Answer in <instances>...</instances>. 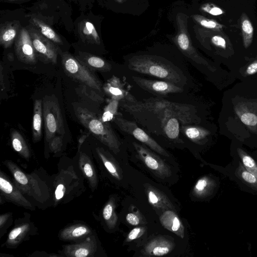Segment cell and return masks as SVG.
Wrapping results in <instances>:
<instances>
[{"label": "cell", "mask_w": 257, "mask_h": 257, "mask_svg": "<svg viewBox=\"0 0 257 257\" xmlns=\"http://www.w3.org/2000/svg\"><path fill=\"white\" fill-rule=\"evenodd\" d=\"M80 163L84 175L88 178L92 187H95L97 184L96 175L88 156L81 153Z\"/></svg>", "instance_id": "26"}, {"label": "cell", "mask_w": 257, "mask_h": 257, "mask_svg": "<svg viewBox=\"0 0 257 257\" xmlns=\"http://www.w3.org/2000/svg\"><path fill=\"white\" fill-rule=\"evenodd\" d=\"M113 121L121 131L133 136L153 151L165 157L170 156L168 153L158 142H156L144 130H142L136 122L124 119L120 112L117 114Z\"/></svg>", "instance_id": "6"}, {"label": "cell", "mask_w": 257, "mask_h": 257, "mask_svg": "<svg viewBox=\"0 0 257 257\" xmlns=\"http://www.w3.org/2000/svg\"><path fill=\"white\" fill-rule=\"evenodd\" d=\"M241 121L246 125L254 126L257 124V116L252 113H246L241 116Z\"/></svg>", "instance_id": "41"}, {"label": "cell", "mask_w": 257, "mask_h": 257, "mask_svg": "<svg viewBox=\"0 0 257 257\" xmlns=\"http://www.w3.org/2000/svg\"><path fill=\"white\" fill-rule=\"evenodd\" d=\"M190 17L197 24L204 28H207V29L214 31H220L222 29L223 25L214 20L207 19L203 16L197 15V14L192 15Z\"/></svg>", "instance_id": "33"}, {"label": "cell", "mask_w": 257, "mask_h": 257, "mask_svg": "<svg viewBox=\"0 0 257 257\" xmlns=\"http://www.w3.org/2000/svg\"><path fill=\"white\" fill-rule=\"evenodd\" d=\"M15 50L19 61L27 64L37 63V56L29 32L22 28L16 41Z\"/></svg>", "instance_id": "10"}, {"label": "cell", "mask_w": 257, "mask_h": 257, "mask_svg": "<svg viewBox=\"0 0 257 257\" xmlns=\"http://www.w3.org/2000/svg\"><path fill=\"white\" fill-rule=\"evenodd\" d=\"M65 187L62 184H59L55 191V198L57 201H59L64 196L65 193Z\"/></svg>", "instance_id": "43"}, {"label": "cell", "mask_w": 257, "mask_h": 257, "mask_svg": "<svg viewBox=\"0 0 257 257\" xmlns=\"http://www.w3.org/2000/svg\"><path fill=\"white\" fill-rule=\"evenodd\" d=\"M181 130L192 142L198 144L208 135V132L203 128L190 125H182Z\"/></svg>", "instance_id": "25"}, {"label": "cell", "mask_w": 257, "mask_h": 257, "mask_svg": "<svg viewBox=\"0 0 257 257\" xmlns=\"http://www.w3.org/2000/svg\"><path fill=\"white\" fill-rule=\"evenodd\" d=\"M32 22L36 27V30L42 35L51 41L56 45H63V42L61 37L51 28L37 18H33Z\"/></svg>", "instance_id": "24"}, {"label": "cell", "mask_w": 257, "mask_h": 257, "mask_svg": "<svg viewBox=\"0 0 257 257\" xmlns=\"http://www.w3.org/2000/svg\"><path fill=\"white\" fill-rule=\"evenodd\" d=\"M28 31L31 35L37 58L44 63L56 64L59 53L58 46L34 28H31Z\"/></svg>", "instance_id": "7"}, {"label": "cell", "mask_w": 257, "mask_h": 257, "mask_svg": "<svg viewBox=\"0 0 257 257\" xmlns=\"http://www.w3.org/2000/svg\"><path fill=\"white\" fill-rule=\"evenodd\" d=\"M96 152L108 172L114 178L119 180H122L123 178L122 171L115 160L102 148H97Z\"/></svg>", "instance_id": "19"}, {"label": "cell", "mask_w": 257, "mask_h": 257, "mask_svg": "<svg viewBox=\"0 0 257 257\" xmlns=\"http://www.w3.org/2000/svg\"><path fill=\"white\" fill-rule=\"evenodd\" d=\"M0 190L8 201L27 209H33L32 205L22 195L19 191L1 173Z\"/></svg>", "instance_id": "13"}, {"label": "cell", "mask_w": 257, "mask_h": 257, "mask_svg": "<svg viewBox=\"0 0 257 257\" xmlns=\"http://www.w3.org/2000/svg\"><path fill=\"white\" fill-rule=\"evenodd\" d=\"M29 229V225H24L13 229L9 234L8 242L10 245H16L23 238Z\"/></svg>", "instance_id": "34"}, {"label": "cell", "mask_w": 257, "mask_h": 257, "mask_svg": "<svg viewBox=\"0 0 257 257\" xmlns=\"http://www.w3.org/2000/svg\"><path fill=\"white\" fill-rule=\"evenodd\" d=\"M127 222L130 225L136 226L142 223L140 213L138 212H129L126 217Z\"/></svg>", "instance_id": "38"}, {"label": "cell", "mask_w": 257, "mask_h": 257, "mask_svg": "<svg viewBox=\"0 0 257 257\" xmlns=\"http://www.w3.org/2000/svg\"><path fill=\"white\" fill-rule=\"evenodd\" d=\"M145 187L148 202L154 208L164 210L175 209L168 197L160 190L147 183Z\"/></svg>", "instance_id": "14"}, {"label": "cell", "mask_w": 257, "mask_h": 257, "mask_svg": "<svg viewBox=\"0 0 257 257\" xmlns=\"http://www.w3.org/2000/svg\"><path fill=\"white\" fill-rule=\"evenodd\" d=\"M128 87L127 83L116 76H112L104 85L103 89L112 99L118 100L120 102H135L137 100L129 92Z\"/></svg>", "instance_id": "11"}, {"label": "cell", "mask_w": 257, "mask_h": 257, "mask_svg": "<svg viewBox=\"0 0 257 257\" xmlns=\"http://www.w3.org/2000/svg\"><path fill=\"white\" fill-rule=\"evenodd\" d=\"M115 209V199L113 198H111L104 208L103 211L104 219L111 229H112L115 227L118 221V217Z\"/></svg>", "instance_id": "27"}, {"label": "cell", "mask_w": 257, "mask_h": 257, "mask_svg": "<svg viewBox=\"0 0 257 257\" xmlns=\"http://www.w3.org/2000/svg\"><path fill=\"white\" fill-rule=\"evenodd\" d=\"M8 216H9L7 214H5V215H2L0 217V226H1V227H2L3 225L6 222Z\"/></svg>", "instance_id": "46"}, {"label": "cell", "mask_w": 257, "mask_h": 257, "mask_svg": "<svg viewBox=\"0 0 257 257\" xmlns=\"http://www.w3.org/2000/svg\"><path fill=\"white\" fill-rule=\"evenodd\" d=\"M120 102L117 99L111 98L109 100L104 109V112L101 118L103 122L108 123L113 121L119 113L118 111Z\"/></svg>", "instance_id": "29"}, {"label": "cell", "mask_w": 257, "mask_h": 257, "mask_svg": "<svg viewBox=\"0 0 257 257\" xmlns=\"http://www.w3.org/2000/svg\"><path fill=\"white\" fill-rule=\"evenodd\" d=\"M184 125H191L188 121L178 117H173L167 120L163 129L162 135L171 140L179 139L180 127Z\"/></svg>", "instance_id": "18"}, {"label": "cell", "mask_w": 257, "mask_h": 257, "mask_svg": "<svg viewBox=\"0 0 257 257\" xmlns=\"http://www.w3.org/2000/svg\"><path fill=\"white\" fill-rule=\"evenodd\" d=\"M139 159L156 176L161 178L169 177L172 174L170 167L159 156L145 145L133 143Z\"/></svg>", "instance_id": "8"}, {"label": "cell", "mask_w": 257, "mask_h": 257, "mask_svg": "<svg viewBox=\"0 0 257 257\" xmlns=\"http://www.w3.org/2000/svg\"><path fill=\"white\" fill-rule=\"evenodd\" d=\"M62 64L64 72L70 78L81 84L101 92L102 84L87 67L81 64L77 58L68 53L62 55Z\"/></svg>", "instance_id": "5"}, {"label": "cell", "mask_w": 257, "mask_h": 257, "mask_svg": "<svg viewBox=\"0 0 257 257\" xmlns=\"http://www.w3.org/2000/svg\"><path fill=\"white\" fill-rule=\"evenodd\" d=\"M257 72V61L250 64L247 69V73L252 75Z\"/></svg>", "instance_id": "44"}, {"label": "cell", "mask_w": 257, "mask_h": 257, "mask_svg": "<svg viewBox=\"0 0 257 257\" xmlns=\"http://www.w3.org/2000/svg\"><path fill=\"white\" fill-rule=\"evenodd\" d=\"M90 233L91 230L87 226L77 225L65 228L61 232L60 238L64 241H74L86 236Z\"/></svg>", "instance_id": "21"}, {"label": "cell", "mask_w": 257, "mask_h": 257, "mask_svg": "<svg viewBox=\"0 0 257 257\" xmlns=\"http://www.w3.org/2000/svg\"><path fill=\"white\" fill-rule=\"evenodd\" d=\"M88 136L86 135H83L82 136H81L80 137V139L79 140V148H80V147L81 146L82 144H83V143L84 142V141L85 140V139H87Z\"/></svg>", "instance_id": "47"}, {"label": "cell", "mask_w": 257, "mask_h": 257, "mask_svg": "<svg viewBox=\"0 0 257 257\" xmlns=\"http://www.w3.org/2000/svg\"><path fill=\"white\" fill-rule=\"evenodd\" d=\"M241 23L244 46L246 48H248L251 45L253 40L254 34L253 27L244 13L242 15Z\"/></svg>", "instance_id": "30"}, {"label": "cell", "mask_w": 257, "mask_h": 257, "mask_svg": "<svg viewBox=\"0 0 257 257\" xmlns=\"http://www.w3.org/2000/svg\"><path fill=\"white\" fill-rule=\"evenodd\" d=\"M146 231L145 227L140 226L133 228V229L128 234L126 241H131L139 238L145 234Z\"/></svg>", "instance_id": "36"}, {"label": "cell", "mask_w": 257, "mask_h": 257, "mask_svg": "<svg viewBox=\"0 0 257 257\" xmlns=\"http://www.w3.org/2000/svg\"><path fill=\"white\" fill-rule=\"evenodd\" d=\"M132 79L141 89L159 96H164L170 94L181 93L183 92V89L181 87L165 80H150L134 76L132 77Z\"/></svg>", "instance_id": "9"}, {"label": "cell", "mask_w": 257, "mask_h": 257, "mask_svg": "<svg viewBox=\"0 0 257 257\" xmlns=\"http://www.w3.org/2000/svg\"><path fill=\"white\" fill-rule=\"evenodd\" d=\"M212 185V181L209 178L203 177L199 179L194 185L193 194L197 198H203L209 193Z\"/></svg>", "instance_id": "28"}, {"label": "cell", "mask_w": 257, "mask_h": 257, "mask_svg": "<svg viewBox=\"0 0 257 257\" xmlns=\"http://www.w3.org/2000/svg\"><path fill=\"white\" fill-rule=\"evenodd\" d=\"M12 145L14 150L23 158L28 160L31 153L22 135L17 130H13L11 133Z\"/></svg>", "instance_id": "23"}, {"label": "cell", "mask_w": 257, "mask_h": 257, "mask_svg": "<svg viewBox=\"0 0 257 257\" xmlns=\"http://www.w3.org/2000/svg\"><path fill=\"white\" fill-rule=\"evenodd\" d=\"M118 1H121V0H118Z\"/></svg>", "instance_id": "48"}, {"label": "cell", "mask_w": 257, "mask_h": 257, "mask_svg": "<svg viewBox=\"0 0 257 257\" xmlns=\"http://www.w3.org/2000/svg\"><path fill=\"white\" fill-rule=\"evenodd\" d=\"M49 142L50 150L54 152H58L63 145V137L55 136Z\"/></svg>", "instance_id": "39"}, {"label": "cell", "mask_w": 257, "mask_h": 257, "mask_svg": "<svg viewBox=\"0 0 257 257\" xmlns=\"http://www.w3.org/2000/svg\"><path fill=\"white\" fill-rule=\"evenodd\" d=\"M3 68L2 65L1 64V69H0V81H1V87L2 91H3L5 90V84L4 82V75L3 74Z\"/></svg>", "instance_id": "45"}, {"label": "cell", "mask_w": 257, "mask_h": 257, "mask_svg": "<svg viewBox=\"0 0 257 257\" xmlns=\"http://www.w3.org/2000/svg\"><path fill=\"white\" fill-rule=\"evenodd\" d=\"M96 91L88 85L83 84H80L77 89L78 93L81 96L89 98L95 102L102 103L104 101V97L96 93Z\"/></svg>", "instance_id": "32"}, {"label": "cell", "mask_w": 257, "mask_h": 257, "mask_svg": "<svg viewBox=\"0 0 257 257\" xmlns=\"http://www.w3.org/2000/svg\"><path fill=\"white\" fill-rule=\"evenodd\" d=\"M162 226L167 230L172 232L181 239L184 238L185 230L184 225L177 214L173 210H166L160 217Z\"/></svg>", "instance_id": "15"}, {"label": "cell", "mask_w": 257, "mask_h": 257, "mask_svg": "<svg viewBox=\"0 0 257 257\" xmlns=\"http://www.w3.org/2000/svg\"><path fill=\"white\" fill-rule=\"evenodd\" d=\"M128 66L135 72L162 79L180 87L187 83V78L182 71L173 64L160 56L135 55L128 60Z\"/></svg>", "instance_id": "2"}, {"label": "cell", "mask_w": 257, "mask_h": 257, "mask_svg": "<svg viewBox=\"0 0 257 257\" xmlns=\"http://www.w3.org/2000/svg\"><path fill=\"white\" fill-rule=\"evenodd\" d=\"M18 28L12 24L8 23L2 27L0 34V44L5 48L11 47L14 41L16 40Z\"/></svg>", "instance_id": "22"}, {"label": "cell", "mask_w": 257, "mask_h": 257, "mask_svg": "<svg viewBox=\"0 0 257 257\" xmlns=\"http://www.w3.org/2000/svg\"><path fill=\"white\" fill-rule=\"evenodd\" d=\"M211 41L213 45L225 49L226 48V41L220 36H213L211 37Z\"/></svg>", "instance_id": "42"}, {"label": "cell", "mask_w": 257, "mask_h": 257, "mask_svg": "<svg viewBox=\"0 0 257 257\" xmlns=\"http://www.w3.org/2000/svg\"><path fill=\"white\" fill-rule=\"evenodd\" d=\"M77 59L91 71L108 72L112 69V65L105 60L90 53L80 52Z\"/></svg>", "instance_id": "16"}, {"label": "cell", "mask_w": 257, "mask_h": 257, "mask_svg": "<svg viewBox=\"0 0 257 257\" xmlns=\"http://www.w3.org/2000/svg\"><path fill=\"white\" fill-rule=\"evenodd\" d=\"M121 107L149 132L162 135L168 119L178 117L191 125L197 121L196 110L192 105L177 103L160 97L145 99L133 103L121 102Z\"/></svg>", "instance_id": "1"}, {"label": "cell", "mask_w": 257, "mask_h": 257, "mask_svg": "<svg viewBox=\"0 0 257 257\" xmlns=\"http://www.w3.org/2000/svg\"><path fill=\"white\" fill-rule=\"evenodd\" d=\"M43 117V102L40 99H37L34 105L32 122V136L34 142H37L41 139Z\"/></svg>", "instance_id": "20"}, {"label": "cell", "mask_w": 257, "mask_h": 257, "mask_svg": "<svg viewBox=\"0 0 257 257\" xmlns=\"http://www.w3.org/2000/svg\"><path fill=\"white\" fill-rule=\"evenodd\" d=\"M175 242L164 237L155 238L149 241L142 251L145 256H163L172 252L175 249Z\"/></svg>", "instance_id": "12"}, {"label": "cell", "mask_w": 257, "mask_h": 257, "mask_svg": "<svg viewBox=\"0 0 257 257\" xmlns=\"http://www.w3.org/2000/svg\"><path fill=\"white\" fill-rule=\"evenodd\" d=\"M46 140L49 142L56 135L64 136L65 128L60 104L55 97L46 96L43 102Z\"/></svg>", "instance_id": "4"}, {"label": "cell", "mask_w": 257, "mask_h": 257, "mask_svg": "<svg viewBox=\"0 0 257 257\" xmlns=\"http://www.w3.org/2000/svg\"><path fill=\"white\" fill-rule=\"evenodd\" d=\"M241 176L242 179L248 183L252 185L257 184V177L246 168H242L241 171Z\"/></svg>", "instance_id": "37"}, {"label": "cell", "mask_w": 257, "mask_h": 257, "mask_svg": "<svg viewBox=\"0 0 257 257\" xmlns=\"http://www.w3.org/2000/svg\"><path fill=\"white\" fill-rule=\"evenodd\" d=\"M76 115L81 124L113 153L120 151L121 144L109 123L103 122L88 109L78 107Z\"/></svg>", "instance_id": "3"}, {"label": "cell", "mask_w": 257, "mask_h": 257, "mask_svg": "<svg viewBox=\"0 0 257 257\" xmlns=\"http://www.w3.org/2000/svg\"><path fill=\"white\" fill-rule=\"evenodd\" d=\"M201 9L213 16H220L224 13L223 11L221 9L212 4H207L204 5L202 7Z\"/></svg>", "instance_id": "40"}, {"label": "cell", "mask_w": 257, "mask_h": 257, "mask_svg": "<svg viewBox=\"0 0 257 257\" xmlns=\"http://www.w3.org/2000/svg\"><path fill=\"white\" fill-rule=\"evenodd\" d=\"M82 34L85 39L89 41L92 44L99 45L101 40L96 31V28L91 22L85 21L82 25Z\"/></svg>", "instance_id": "31"}, {"label": "cell", "mask_w": 257, "mask_h": 257, "mask_svg": "<svg viewBox=\"0 0 257 257\" xmlns=\"http://www.w3.org/2000/svg\"><path fill=\"white\" fill-rule=\"evenodd\" d=\"M96 247L94 241L88 238L80 244L65 246L64 252L67 257H87L93 255Z\"/></svg>", "instance_id": "17"}, {"label": "cell", "mask_w": 257, "mask_h": 257, "mask_svg": "<svg viewBox=\"0 0 257 257\" xmlns=\"http://www.w3.org/2000/svg\"><path fill=\"white\" fill-rule=\"evenodd\" d=\"M241 158L245 168L257 177V165L255 161L246 154H241Z\"/></svg>", "instance_id": "35"}]
</instances>
